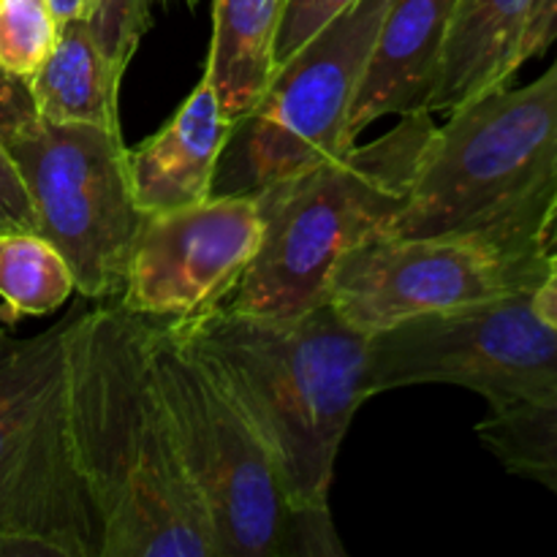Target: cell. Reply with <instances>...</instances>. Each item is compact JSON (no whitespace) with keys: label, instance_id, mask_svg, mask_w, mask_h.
<instances>
[{"label":"cell","instance_id":"603a6c76","mask_svg":"<svg viewBox=\"0 0 557 557\" xmlns=\"http://www.w3.org/2000/svg\"><path fill=\"white\" fill-rule=\"evenodd\" d=\"M38 123L36 103H33L27 82L16 79L0 69V139L9 145Z\"/></svg>","mask_w":557,"mask_h":557},{"label":"cell","instance_id":"8992f818","mask_svg":"<svg viewBox=\"0 0 557 557\" xmlns=\"http://www.w3.org/2000/svg\"><path fill=\"white\" fill-rule=\"evenodd\" d=\"M74 313L16 337L0 321V555L101 557L69 424Z\"/></svg>","mask_w":557,"mask_h":557},{"label":"cell","instance_id":"cb8c5ba5","mask_svg":"<svg viewBox=\"0 0 557 557\" xmlns=\"http://www.w3.org/2000/svg\"><path fill=\"white\" fill-rule=\"evenodd\" d=\"M557 41V0H536L528 22L525 47H522V63L547 52Z\"/></svg>","mask_w":557,"mask_h":557},{"label":"cell","instance_id":"7a4b0ae2","mask_svg":"<svg viewBox=\"0 0 557 557\" xmlns=\"http://www.w3.org/2000/svg\"><path fill=\"white\" fill-rule=\"evenodd\" d=\"M395 234L468 237L528 270L557 253V58L446 114Z\"/></svg>","mask_w":557,"mask_h":557},{"label":"cell","instance_id":"44dd1931","mask_svg":"<svg viewBox=\"0 0 557 557\" xmlns=\"http://www.w3.org/2000/svg\"><path fill=\"white\" fill-rule=\"evenodd\" d=\"M354 3L357 0H286L275 38L277 69L288 63L305 44L313 41L324 27H330L337 16L346 14Z\"/></svg>","mask_w":557,"mask_h":557},{"label":"cell","instance_id":"5b68a950","mask_svg":"<svg viewBox=\"0 0 557 557\" xmlns=\"http://www.w3.org/2000/svg\"><path fill=\"white\" fill-rule=\"evenodd\" d=\"M150 359L218 557L343 555L330 509L294 506L248 408L177 321L150 319Z\"/></svg>","mask_w":557,"mask_h":557},{"label":"cell","instance_id":"7c38bea8","mask_svg":"<svg viewBox=\"0 0 557 557\" xmlns=\"http://www.w3.org/2000/svg\"><path fill=\"white\" fill-rule=\"evenodd\" d=\"M455 0H389L354 98L348 136L386 114L430 112Z\"/></svg>","mask_w":557,"mask_h":557},{"label":"cell","instance_id":"9c48e42d","mask_svg":"<svg viewBox=\"0 0 557 557\" xmlns=\"http://www.w3.org/2000/svg\"><path fill=\"white\" fill-rule=\"evenodd\" d=\"M5 147L30 194L36 232L69 261L79 297L117 299L141 223L123 131L38 120Z\"/></svg>","mask_w":557,"mask_h":557},{"label":"cell","instance_id":"484cf974","mask_svg":"<svg viewBox=\"0 0 557 557\" xmlns=\"http://www.w3.org/2000/svg\"><path fill=\"white\" fill-rule=\"evenodd\" d=\"M44 3L52 11L54 22H58V25H65V22L71 20H85L90 0H44Z\"/></svg>","mask_w":557,"mask_h":557},{"label":"cell","instance_id":"e0dca14e","mask_svg":"<svg viewBox=\"0 0 557 557\" xmlns=\"http://www.w3.org/2000/svg\"><path fill=\"white\" fill-rule=\"evenodd\" d=\"M76 292L74 272L38 232H0V321L49 315Z\"/></svg>","mask_w":557,"mask_h":557},{"label":"cell","instance_id":"ac0fdd59","mask_svg":"<svg viewBox=\"0 0 557 557\" xmlns=\"http://www.w3.org/2000/svg\"><path fill=\"white\" fill-rule=\"evenodd\" d=\"M476 433L506 471L557 495V392L517 406L487 408Z\"/></svg>","mask_w":557,"mask_h":557},{"label":"cell","instance_id":"5bb4252c","mask_svg":"<svg viewBox=\"0 0 557 557\" xmlns=\"http://www.w3.org/2000/svg\"><path fill=\"white\" fill-rule=\"evenodd\" d=\"M533 3L536 0H455L430 114H449L509 85L525 65L522 47Z\"/></svg>","mask_w":557,"mask_h":557},{"label":"cell","instance_id":"ffe728a7","mask_svg":"<svg viewBox=\"0 0 557 557\" xmlns=\"http://www.w3.org/2000/svg\"><path fill=\"white\" fill-rule=\"evenodd\" d=\"M152 0H90L87 25L112 69L125 76L141 36L150 30Z\"/></svg>","mask_w":557,"mask_h":557},{"label":"cell","instance_id":"4fadbf2b","mask_svg":"<svg viewBox=\"0 0 557 557\" xmlns=\"http://www.w3.org/2000/svg\"><path fill=\"white\" fill-rule=\"evenodd\" d=\"M232 131L234 123L223 114L207 76H201L161 131L125 150L131 196L141 215L210 199Z\"/></svg>","mask_w":557,"mask_h":557},{"label":"cell","instance_id":"30bf717a","mask_svg":"<svg viewBox=\"0 0 557 557\" xmlns=\"http://www.w3.org/2000/svg\"><path fill=\"white\" fill-rule=\"evenodd\" d=\"M528 270L468 237L384 232L354 245L326 277V302L362 335L435 310L536 292Z\"/></svg>","mask_w":557,"mask_h":557},{"label":"cell","instance_id":"3957f363","mask_svg":"<svg viewBox=\"0 0 557 557\" xmlns=\"http://www.w3.org/2000/svg\"><path fill=\"white\" fill-rule=\"evenodd\" d=\"M177 321L215 362L286 479L294 506L330 509L335 462L368 395V335L330 302L292 319L250 315L226 305Z\"/></svg>","mask_w":557,"mask_h":557},{"label":"cell","instance_id":"ba28073f","mask_svg":"<svg viewBox=\"0 0 557 557\" xmlns=\"http://www.w3.org/2000/svg\"><path fill=\"white\" fill-rule=\"evenodd\" d=\"M368 395L444 384L471 389L487 408L557 392V330L533 308V292L413 315L368 335Z\"/></svg>","mask_w":557,"mask_h":557},{"label":"cell","instance_id":"4316f807","mask_svg":"<svg viewBox=\"0 0 557 557\" xmlns=\"http://www.w3.org/2000/svg\"><path fill=\"white\" fill-rule=\"evenodd\" d=\"M166 3H169V0H166ZM177 3H183V5H188V9H194V5L199 3V0H177Z\"/></svg>","mask_w":557,"mask_h":557},{"label":"cell","instance_id":"d4e9b609","mask_svg":"<svg viewBox=\"0 0 557 557\" xmlns=\"http://www.w3.org/2000/svg\"><path fill=\"white\" fill-rule=\"evenodd\" d=\"M533 308L553 330H557V253L547 259L542 281H539L536 292H533Z\"/></svg>","mask_w":557,"mask_h":557},{"label":"cell","instance_id":"7402d4cb","mask_svg":"<svg viewBox=\"0 0 557 557\" xmlns=\"http://www.w3.org/2000/svg\"><path fill=\"white\" fill-rule=\"evenodd\" d=\"M0 232H36L30 194L3 139H0Z\"/></svg>","mask_w":557,"mask_h":557},{"label":"cell","instance_id":"52a82bcc","mask_svg":"<svg viewBox=\"0 0 557 557\" xmlns=\"http://www.w3.org/2000/svg\"><path fill=\"white\" fill-rule=\"evenodd\" d=\"M386 9L389 0H357L277 69L259 107L234 125L212 196H253L357 145L348 117Z\"/></svg>","mask_w":557,"mask_h":557},{"label":"cell","instance_id":"d6986e66","mask_svg":"<svg viewBox=\"0 0 557 557\" xmlns=\"http://www.w3.org/2000/svg\"><path fill=\"white\" fill-rule=\"evenodd\" d=\"M58 33L44 0H0V69L27 82L49 58Z\"/></svg>","mask_w":557,"mask_h":557},{"label":"cell","instance_id":"8fae6325","mask_svg":"<svg viewBox=\"0 0 557 557\" xmlns=\"http://www.w3.org/2000/svg\"><path fill=\"white\" fill-rule=\"evenodd\" d=\"M264 221L256 196H210L145 212L117 302L145 319H188L226 299L259 253Z\"/></svg>","mask_w":557,"mask_h":557},{"label":"cell","instance_id":"6da1fadb","mask_svg":"<svg viewBox=\"0 0 557 557\" xmlns=\"http://www.w3.org/2000/svg\"><path fill=\"white\" fill-rule=\"evenodd\" d=\"M69 424L101 557H218L150 359V319L117 299L74 310Z\"/></svg>","mask_w":557,"mask_h":557},{"label":"cell","instance_id":"9a60e30c","mask_svg":"<svg viewBox=\"0 0 557 557\" xmlns=\"http://www.w3.org/2000/svg\"><path fill=\"white\" fill-rule=\"evenodd\" d=\"M286 0H212L207 82L234 125L248 117L277 74L275 38Z\"/></svg>","mask_w":557,"mask_h":557},{"label":"cell","instance_id":"277c9868","mask_svg":"<svg viewBox=\"0 0 557 557\" xmlns=\"http://www.w3.org/2000/svg\"><path fill=\"white\" fill-rule=\"evenodd\" d=\"M435 128V114H403L370 145H354L253 194L264 237L221 305L292 319L324 302L337 259L354 245L392 232L406 210Z\"/></svg>","mask_w":557,"mask_h":557},{"label":"cell","instance_id":"2e32d148","mask_svg":"<svg viewBox=\"0 0 557 557\" xmlns=\"http://www.w3.org/2000/svg\"><path fill=\"white\" fill-rule=\"evenodd\" d=\"M120 85L123 76L101 52L87 20L60 25L52 52L27 79L38 120L109 131H120Z\"/></svg>","mask_w":557,"mask_h":557}]
</instances>
